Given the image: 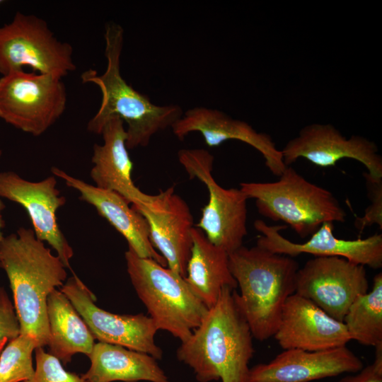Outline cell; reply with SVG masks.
<instances>
[{
    "instance_id": "4fadbf2b",
    "label": "cell",
    "mask_w": 382,
    "mask_h": 382,
    "mask_svg": "<svg viewBox=\"0 0 382 382\" xmlns=\"http://www.w3.org/2000/svg\"><path fill=\"white\" fill-rule=\"evenodd\" d=\"M54 175L38 182L27 180L13 171L0 173V198L22 206L27 212L37 239L47 242L66 267L70 268L74 251L57 221V211L66 198L57 188Z\"/></svg>"
},
{
    "instance_id": "8fae6325",
    "label": "cell",
    "mask_w": 382,
    "mask_h": 382,
    "mask_svg": "<svg viewBox=\"0 0 382 382\" xmlns=\"http://www.w3.org/2000/svg\"><path fill=\"white\" fill-rule=\"evenodd\" d=\"M84 320L95 339L120 345L161 359L163 350L155 342L158 330L154 320L143 313L119 315L96 304L95 295L74 274L61 288Z\"/></svg>"
},
{
    "instance_id": "9a60e30c",
    "label": "cell",
    "mask_w": 382,
    "mask_h": 382,
    "mask_svg": "<svg viewBox=\"0 0 382 382\" xmlns=\"http://www.w3.org/2000/svg\"><path fill=\"white\" fill-rule=\"evenodd\" d=\"M363 367L346 346L320 351L284 349L269 362L251 367L248 382H310L357 373Z\"/></svg>"
},
{
    "instance_id": "7a4b0ae2",
    "label": "cell",
    "mask_w": 382,
    "mask_h": 382,
    "mask_svg": "<svg viewBox=\"0 0 382 382\" xmlns=\"http://www.w3.org/2000/svg\"><path fill=\"white\" fill-rule=\"evenodd\" d=\"M0 267L13 293L21 333L30 335L37 347L47 345V300L66 279V267L32 228H19L0 241Z\"/></svg>"
},
{
    "instance_id": "5b68a950",
    "label": "cell",
    "mask_w": 382,
    "mask_h": 382,
    "mask_svg": "<svg viewBox=\"0 0 382 382\" xmlns=\"http://www.w3.org/2000/svg\"><path fill=\"white\" fill-rule=\"evenodd\" d=\"M279 177L275 182L240 184L248 199H255L262 216L284 222L302 238L324 223L345 221L346 212L330 191L309 182L290 166Z\"/></svg>"
},
{
    "instance_id": "52a82bcc",
    "label": "cell",
    "mask_w": 382,
    "mask_h": 382,
    "mask_svg": "<svg viewBox=\"0 0 382 382\" xmlns=\"http://www.w3.org/2000/svg\"><path fill=\"white\" fill-rule=\"evenodd\" d=\"M178 156L190 178L200 180L208 191V202L197 228L212 243L228 255L232 253L243 245L248 233V197L240 188L226 189L216 183L212 174L214 156L207 150L181 149Z\"/></svg>"
},
{
    "instance_id": "5bb4252c",
    "label": "cell",
    "mask_w": 382,
    "mask_h": 382,
    "mask_svg": "<svg viewBox=\"0 0 382 382\" xmlns=\"http://www.w3.org/2000/svg\"><path fill=\"white\" fill-rule=\"evenodd\" d=\"M253 226L261 234L256 245L274 253L291 257L303 253L315 257L337 256L364 267H382V235L379 233L366 238L341 239L334 234V223L326 222L306 242L295 243L280 233L281 230L287 228L286 225H269L257 219Z\"/></svg>"
},
{
    "instance_id": "ffe728a7",
    "label": "cell",
    "mask_w": 382,
    "mask_h": 382,
    "mask_svg": "<svg viewBox=\"0 0 382 382\" xmlns=\"http://www.w3.org/2000/svg\"><path fill=\"white\" fill-rule=\"evenodd\" d=\"M51 171L53 175L63 180L68 187L76 190L82 201L92 205L98 214L125 238L128 248L137 255L167 265L165 259L151 243L146 219L130 207L123 197L114 191L100 188L74 178L59 168L52 167Z\"/></svg>"
},
{
    "instance_id": "7c38bea8",
    "label": "cell",
    "mask_w": 382,
    "mask_h": 382,
    "mask_svg": "<svg viewBox=\"0 0 382 382\" xmlns=\"http://www.w3.org/2000/svg\"><path fill=\"white\" fill-rule=\"evenodd\" d=\"M281 151L286 166L300 158L322 168L351 158L363 164L371 176L382 178V157L376 144L360 135L347 138L330 124L313 123L303 127Z\"/></svg>"
},
{
    "instance_id": "4316f807",
    "label": "cell",
    "mask_w": 382,
    "mask_h": 382,
    "mask_svg": "<svg viewBox=\"0 0 382 382\" xmlns=\"http://www.w3.org/2000/svg\"><path fill=\"white\" fill-rule=\"evenodd\" d=\"M363 176L371 203L363 216L356 217L354 226L361 232L374 224L382 230V178H374L367 172L364 173Z\"/></svg>"
},
{
    "instance_id": "ac0fdd59",
    "label": "cell",
    "mask_w": 382,
    "mask_h": 382,
    "mask_svg": "<svg viewBox=\"0 0 382 382\" xmlns=\"http://www.w3.org/2000/svg\"><path fill=\"white\" fill-rule=\"evenodd\" d=\"M100 134L103 144H94L91 157L90 175L94 185L118 193L139 212L151 209L158 195L145 194L132 180L133 163L126 146L123 121L118 117L110 118Z\"/></svg>"
},
{
    "instance_id": "4dcf8cb0",
    "label": "cell",
    "mask_w": 382,
    "mask_h": 382,
    "mask_svg": "<svg viewBox=\"0 0 382 382\" xmlns=\"http://www.w3.org/2000/svg\"><path fill=\"white\" fill-rule=\"evenodd\" d=\"M1 154H2V151L0 149V157ZM5 208H6V205L4 204V203L2 202V200L0 198V214H1V212Z\"/></svg>"
},
{
    "instance_id": "30bf717a",
    "label": "cell",
    "mask_w": 382,
    "mask_h": 382,
    "mask_svg": "<svg viewBox=\"0 0 382 382\" xmlns=\"http://www.w3.org/2000/svg\"><path fill=\"white\" fill-rule=\"evenodd\" d=\"M369 287L364 266L341 257H315L299 269L295 293L342 322L352 302Z\"/></svg>"
},
{
    "instance_id": "2e32d148",
    "label": "cell",
    "mask_w": 382,
    "mask_h": 382,
    "mask_svg": "<svg viewBox=\"0 0 382 382\" xmlns=\"http://www.w3.org/2000/svg\"><path fill=\"white\" fill-rule=\"evenodd\" d=\"M171 128L180 140L191 132H199L210 147L228 140L244 142L262 154L265 166L276 176H280L286 167L281 150L276 147L270 134L259 132L246 122L233 119L221 110L206 107L189 109Z\"/></svg>"
},
{
    "instance_id": "d6986e66",
    "label": "cell",
    "mask_w": 382,
    "mask_h": 382,
    "mask_svg": "<svg viewBox=\"0 0 382 382\" xmlns=\"http://www.w3.org/2000/svg\"><path fill=\"white\" fill-rule=\"evenodd\" d=\"M146 219L154 248L168 267L185 277L192 245L194 219L187 202L171 186L160 191L153 207L139 212Z\"/></svg>"
},
{
    "instance_id": "e0dca14e",
    "label": "cell",
    "mask_w": 382,
    "mask_h": 382,
    "mask_svg": "<svg viewBox=\"0 0 382 382\" xmlns=\"http://www.w3.org/2000/svg\"><path fill=\"white\" fill-rule=\"evenodd\" d=\"M273 337L283 350L320 351L346 346L351 340L343 322L296 293L285 302Z\"/></svg>"
},
{
    "instance_id": "8992f818",
    "label": "cell",
    "mask_w": 382,
    "mask_h": 382,
    "mask_svg": "<svg viewBox=\"0 0 382 382\" xmlns=\"http://www.w3.org/2000/svg\"><path fill=\"white\" fill-rule=\"evenodd\" d=\"M132 284L158 330L186 340L200 325L209 308L184 277L156 261L125 253Z\"/></svg>"
},
{
    "instance_id": "6da1fadb",
    "label": "cell",
    "mask_w": 382,
    "mask_h": 382,
    "mask_svg": "<svg viewBox=\"0 0 382 382\" xmlns=\"http://www.w3.org/2000/svg\"><path fill=\"white\" fill-rule=\"evenodd\" d=\"M235 291L224 287L200 325L177 349L178 359L199 382H248L253 336Z\"/></svg>"
},
{
    "instance_id": "277c9868",
    "label": "cell",
    "mask_w": 382,
    "mask_h": 382,
    "mask_svg": "<svg viewBox=\"0 0 382 382\" xmlns=\"http://www.w3.org/2000/svg\"><path fill=\"white\" fill-rule=\"evenodd\" d=\"M230 271L239 287L235 298L255 339L273 337L284 305L295 294L299 267L294 257L258 245H244L228 255Z\"/></svg>"
},
{
    "instance_id": "1f68e13d",
    "label": "cell",
    "mask_w": 382,
    "mask_h": 382,
    "mask_svg": "<svg viewBox=\"0 0 382 382\" xmlns=\"http://www.w3.org/2000/svg\"><path fill=\"white\" fill-rule=\"evenodd\" d=\"M8 341V340H4L3 342H0V353L1 352L2 349L5 347V345L7 344Z\"/></svg>"
},
{
    "instance_id": "f546056e",
    "label": "cell",
    "mask_w": 382,
    "mask_h": 382,
    "mask_svg": "<svg viewBox=\"0 0 382 382\" xmlns=\"http://www.w3.org/2000/svg\"><path fill=\"white\" fill-rule=\"evenodd\" d=\"M4 226H5V221H4V218H3L2 214H0V241L4 237V236L3 234V232H2V229L4 228Z\"/></svg>"
},
{
    "instance_id": "603a6c76",
    "label": "cell",
    "mask_w": 382,
    "mask_h": 382,
    "mask_svg": "<svg viewBox=\"0 0 382 382\" xmlns=\"http://www.w3.org/2000/svg\"><path fill=\"white\" fill-rule=\"evenodd\" d=\"M50 354L64 364L76 353L88 356L95 345L93 334L66 295L55 289L47 297Z\"/></svg>"
},
{
    "instance_id": "83f0119b",
    "label": "cell",
    "mask_w": 382,
    "mask_h": 382,
    "mask_svg": "<svg viewBox=\"0 0 382 382\" xmlns=\"http://www.w3.org/2000/svg\"><path fill=\"white\" fill-rule=\"evenodd\" d=\"M21 334V326L14 304L5 289L0 286V342L10 341Z\"/></svg>"
},
{
    "instance_id": "ba28073f",
    "label": "cell",
    "mask_w": 382,
    "mask_h": 382,
    "mask_svg": "<svg viewBox=\"0 0 382 382\" xmlns=\"http://www.w3.org/2000/svg\"><path fill=\"white\" fill-rule=\"evenodd\" d=\"M23 67L60 79L76 68L69 43L59 40L43 19L17 12L0 27V74Z\"/></svg>"
},
{
    "instance_id": "d6a6232c",
    "label": "cell",
    "mask_w": 382,
    "mask_h": 382,
    "mask_svg": "<svg viewBox=\"0 0 382 382\" xmlns=\"http://www.w3.org/2000/svg\"><path fill=\"white\" fill-rule=\"evenodd\" d=\"M4 2V1L0 0V4H1Z\"/></svg>"
},
{
    "instance_id": "d4e9b609",
    "label": "cell",
    "mask_w": 382,
    "mask_h": 382,
    "mask_svg": "<svg viewBox=\"0 0 382 382\" xmlns=\"http://www.w3.org/2000/svg\"><path fill=\"white\" fill-rule=\"evenodd\" d=\"M37 347L30 335L20 334L0 353V382H25L34 374L33 352Z\"/></svg>"
},
{
    "instance_id": "cb8c5ba5",
    "label": "cell",
    "mask_w": 382,
    "mask_h": 382,
    "mask_svg": "<svg viewBox=\"0 0 382 382\" xmlns=\"http://www.w3.org/2000/svg\"><path fill=\"white\" fill-rule=\"evenodd\" d=\"M351 340L365 346L382 344V273L376 274L371 291L358 296L344 319Z\"/></svg>"
},
{
    "instance_id": "484cf974",
    "label": "cell",
    "mask_w": 382,
    "mask_h": 382,
    "mask_svg": "<svg viewBox=\"0 0 382 382\" xmlns=\"http://www.w3.org/2000/svg\"><path fill=\"white\" fill-rule=\"evenodd\" d=\"M35 354V372L25 382H88L82 376L66 371L60 360L45 352L43 347H37Z\"/></svg>"
},
{
    "instance_id": "3957f363",
    "label": "cell",
    "mask_w": 382,
    "mask_h": 382,
    "mask_svg": "<svg viewBox=\"0 0 382 382\" xmlns=\"http://www.w3.org/2000/svg\"><path fill=\"white\" fill-rule=\"evenodd\" d=\"M104 38L105 71L98 75L96 70L88 69L81 76L83 83H94L102 94L100 106L88 122L87 129L100 134L105 122L112 117H118L127 125L128 150L146 146L156 134L171 127L183 112L178 105L153 103L147 96L135 90L122 77L120 57L124 30L121 25L115 23L107 24Z\"/></svg>"
},
{
    "instance_id": "f1b7e54d",
    "label": "cell",
    "mask_w": 382,
    "mask_h": 382,
    "mask_svg": "<svg viewBox=\"0 0 382 382\" xmlns=\"http://www.w3.org/2000/svg\"><path fill=\"white\" fill-rule=\"evenodd\" d=\"M375 349L374 360L371 364L337 382H382V344L376 346Z\"/></svg>"
},
{
    "instance_id": "7402d4cb",
    "label": "cell",
    "mask_w": 382,
    "mask_h": 382,
    "mask_svg": "<svg viewBox=\"0 0 382 382\" xmlns=\"http://www.w3.org/2000/svg\"><path fill=\"white\" fill-rule=\"evenodd\" d=\"M192 245L184 277L192 291L210 308L217 301L221 290L237 288L229 268L228 254L212 243L202 231L194 227Z\"/></svg>"
},
{
    "instance_id": "9c48e42d",
    "label": "cell",
    "mask_w": 382,
    "mask_h": 382,
    "mask_svg": "<svg viewBox=\"0 0 382 382\" xmlns=\"http://www.w3.org/2000/svg\"><path fill=\"white\" fill-rule=\"evenodd\" d=\"M66 103L62 79L24 69L0 78V118L35 137L59 119Z\"/></svg>"
},
{
    "instance_id": "44dd1931",
    "label": "cell",
    "mask_w": 382,
    "mask_h": 382,
    "mask_svg": "<svg viewBox=\"0 0 382 382\" xmlns=\"http://www.w3.org/2000/svg\"><path fill=\"white\" fill-rule=\"evenodd\" d=\"M88 357L91 366L81 375L88 382H170L157 359L143 352L99 342Z\"/></svg>"
}]
</instances>
